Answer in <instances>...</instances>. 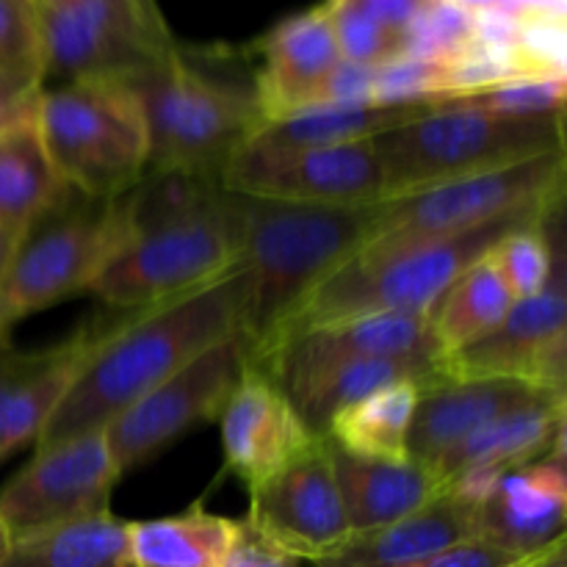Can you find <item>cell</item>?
<instances>
[{
	"label": "cell",
	"instance_id": "6da1fadb",
	"mask_svg": "<svg viewBox=\"0 0 567 567\" xmlns=\"http://www.w3.org/2000/svg\"><path fill=\"white\" fill-rule=\"evenodd\" d=\"M249 299L252 277L238 266L197 291L116 316L33 449L103 432L183 365L227 338L244 336Z\"/></svg>",
	"mask_w": 567,
	"mask_h": 567
},
{
	"label": "cell",
	"instance_id": "7a4b0ae2",
	"mask_svg": "<svg viewBox=\"0 0 567 567\" xmlns=\"http://www.w3.org/2000/svg\"><path fill=\"white\" fill-rule=\"evenodd\" d=\"M125 203V241L89 288L111 310L155 308L241 266V208L219 183L147 172Z\"/></svg>",
	"mask_w": 567,
	"mask_h": 567
},
{
	"label": "cell",
	"instance_id": "3957f363",
	"mask_svg": "<svg viewBox=\"0 0 567 567\" xmlns=\"http://www.w3.org/2000/svg\"><path fill=\"white\" fill-rule=\"evenodd\" d=\"M116 86L136 100L155 175L219 183L233 155L266 125L255 64L236 50L177 42L158 64Z\"/></svg>",
	"mask_w": 567,
	"mask_h": 567
},
{
	"label": "cell",
	"instance_id": "277c9868",
	"mask_svg": "<svg viewBox=\"0 0 567 567\" xmlns=\"http://www.w3.org/2000/svg\"><path fill=\"white\" fill-rule=\"evenodd\" d=\"M238 197V194H236ZM241 266L252 277L247 363L288 324L305 299L374 236V205L319 208L238 197Z\"/></svg>",
	"mask_w": 567,
	"mask_h": 567
},
{
	"label": "cell",
	"instance_id": "5b68a950",
	"mask_svg": "<svg viewBox=\"0 0 567 567\" xmlns=\"http://www.w3.org/2000/svg\"><path fill=\"white\" fill-rule=\"evenodd\" d=\"M559 205H565V199L546 205V208L504 216V219L476 227L471 233H460V236L396 244V247H363L305 299L302 308L288 319L275 341L255 360L264 358L282 338L313 330V327L382 313H430L432 305L446 293V288L476 260L485 258L507 233L518 230L529 221L546 219Z\"/></svg>",
	"mask_w": 567,
	"mask_h": 567
},
{
	"label": "cell",
	"instance_id": "8992f818",
	"mask_svg": "<svg viewBox=\"0 0 567 567\" xmlns=\"http://www.w3.org/2000/svg\"><path fill=\"white\" fill-rule=\"evenodd\" d=\"M382 199L535 161L565 150V116H502L457 97L371 138Z\"/></svg>",
	"mask_w": 567,
	"mask_h": 567
},
{
	"label": "cell",
	"instance_id": "52a82bcc",
	"mask_svg": "<svg viewBox=\"0 0 567 567\" xmlns=\"http://www.w3.org/2000/svg\"><path fill=\"white\" fill-rule=\"evenodd\" d=\"M33 122L59 177L83 197L120 199L147 177V127L116 83L39 89Z\"/></svg>",
	"mask_w": 567,
	"mask_h": 567
},
{
	"label": "cell",
	"instance_id": "ba28073f",
	"mask_svg": "<svg viewBox=\"0 0 567 567\" xmlns=\"http://www.w3.org/2000/svg\"><path fill=\"white\" fill-rule=\"evenodd\" d=\"M127 233V203L66 192L20 241L0 280V343L17 321L89 291Z\"/></svg>",
	"mask_w": 567,
	"mask_h": 567
},
{
	"label": "cell",
	"instance_id": "9c48e42d",
	"mask_svg": "<svg viewBox=\"0 0 567 567\" xmlns=\"http://www.w3.org/2000/svg\"><path fill=\"white\" fill-rule=\"evenodd\" d=\"M42 86L120 83L158 64L177 39L153 0H33Z\"/></svg>",
	"mask_w": 567,
	"mask_h": 567
},
{
	"label": "cell",
	"instance_id": "30bf717a",
	"mask_svg": "<svg viewBox=\"0 0 567 567\" xmlns=\"http://www.w3.org/2000/svg\"><path fill=\"white\" fill-rule=\"evenodd\" d=\"M565 199V150L535 161L443 183L374 205V236L365 247L430 241L471 233L520 210Z\"/></svg>",
	"mask_w": 567,
	"mask_h": 567
},
{
	"label": "cell",
	"instance_id": "8fae6325",
	"mask_svg": "<svg viewBox=\"0 0 567 567\" xmlns=\"http://www.w3.org/2000/svg\"><path fill=\"white\" fill-rule=\"evenodd\" d=\"M247 369V338L233 336L144 393L103 430L116 474L138 468L197 426L219 421Z\"/></svg>",
	"mask_w": 567,
	"mask_h": 567
},
{
	"label": "cell",
	"instance_id": "7c38bea8",
	"mask_svg": "<svg viewBox=\"0 0 567 567\" xmlns=\"http://www.w3.org/2000/svg\"><path fill=\"white\" fill-rule=\"evenodd\" d=\"M225 192L319 208H369L382 203V175L371 142L338 147L269 150L247 142L221 172Z\"/></svg>",
	"mask_w": 567,
	"mask_h": 567
},
{
	"label": "cell",
	"instance_id": "4fadbf2b",
	"mask_svg": "<svg viewBox=\"0 0 567 567\" xmlns=\"http://www.w3.org/2000/svg\"><path fill=\"white\" fill-rule=\"evenodd\" d=\"M116 474L103 432L66 437L33 457L0 487V520L11 540L111 513Z\"/></svg>",
	"mask_w": 567,
	"mask_h": 567
},
{
	"label": "cell",
	"instance_id": "5bb4252c",
	"mask_svg": "<svg viewBox=\"0 0 567 567\" xmlns=\"http://www.w3.org/2000/svg\"><path fill=\"white\" fill-rule=\"evenodd\" d=\"M565 252L546 288L515 299L502 324L474 347L446 358L449 380H515L546 393H565L567 282Z\"/></svg>",
	"mask_w": 567,
	"mask_h": 567
},
{
	"label": "cell",
	"instance_id": "9a60e30c",
	"mask_svg": "<svg viewBox=\"0 0 567 567\" xmlns=\"http://www.w3.org/2000/svg\"><path fill=\"white\" fill-rule=\"evenodd\" d=\"M247 520L293 559L332 557L352 537L327 437L310 441L291 463L249 491Z\"/></svg>",
	"mask_w": 567,
	"mask_h": 567
},
{
	"label": "cell",
	"instance_id": "2e32d148",
	"mask_svg": "<svg viewBox=\"0 0 567 567\" xmlns=\"http://www.w3.org/2000/svg\"><path fill=\"white\" fill-rule=\"evenodd\" d=\"M116 316L120 310L94 316L42 352H14L9 343H0V463L31 443L37 446Z\"/></svg>",
	"mask_w": 567,
	"mask_h": 567
},
{
	"label": "cell",
	"instance_id": "e0dca14e",
	"mask_svg": "<svg viewBox=\"0 0 567 567\" xmlns=\"http://www.w3.org/2000/svg\"><path fill=\"white\" fill-rule=\"evenodd\" d=\"M360 358H446L432 332L430 313H382L313 327L282 338L249 369L269 377L280 391L310 380L336 363Z\"/></svg>",
	"mask_w": 567,
	"mask_h": 567
},
{
	"label": "cell",
	"instance_id": "ac0fdd59",
	"mask_svg": "<svg viewBox=\"0 0 567 567\" xmlns=\"http://www.w3.org/2000/svg\"><path fill=\"white\" fill-rule=\"evenodd\" d=\"M565 446V393H543L476 430L432 465L441 496L476 502L504 474L546 460Z\"/></svg>",
	"mask_w": 567,
	"mask_h": 567
},
{
	"label": "cell",
	"instance_id": "d6986e66",
	"mask_svg": "<svg viewBox=\"0 0 567 567\" xmlns=\"http://www.w3.org/2000/svg\"><path fill=\"white\" fill-rule=\"evenodd\" d=\"M255 50V92L266 122L313 109L341 66L324 6L277 22Z\"/></svg>",
	"mask_w": 567,
	"mask_h": 567
},
{
	"label": "cell",
	"instance_id": "ffe728a7",
	"mask_svg": "<svg viewBox=\"0 0 567 567\" xmlns=\"http://www.w3.org/2000/svg\"><path fill=\"white\" fill-rule=\"evenodd\" d=\"M565 446L546 460L504 474L474 502V537L524 557L565 540Z\"/></svg>",
	"mask_w": 567,
	"mask_h": 567
},
{
	"label": "cell",
	"instance_id": "44dd1931",
	"mask_svg": "<svg viewBox=\"0 0 567 567\" xmlns=\"http://www.w3.org/2000/svg\"><path fill=\"white\" fill-rule=\"evenodd\" d=\"M221 449L225 468L252 491L260 482L291 463L310 441H316L286 393L266 374L244 369L236 391L221 410Z\"/></svg>",
	"mask_w": 567,
	"mask_h": 567
},
{
	"label": "cell",
	"instance_id": "7402d4cb",
	"mask_svg": "<svg viewBox=\"0 0 567 567\" xmlns=\"http://www.w3.org/2000/svg\"><path fill=\"white\" fill-rule=\"evenodd\" d=\"M543 393L515 380H449L426 388L410 426L408 457L432 471L465 437Z\"/></svg>",
	"mask_w": 567,
	"mask_h": 567
},
{
	"label": "cell",
	"instance_id": "603a6c76",
	"mask_svg": "<svg viewBox=\"0 0 567 567\" xmlns=\"http://www.w3.org/2000/svg\"><path fill=\"white\" fill-rule=\"evenodd\" d=\"M327 443L352 535L396 524L441 496L437 476L415 460L363 457Z\"/></svg>",
	"mask_w": 567,
	"mask_h": 567
},
{
	"label": "cell",
	"instance_id": "cb8c5ba5",
	"mask_svg": "<svg viewBox=\"0 0 567 567\" xmlns=\"http://www.w3.org/2000/svg\"><path fill=\"white\" fill-rule=\"evenodd\" d=\"M471 537L474 502L446 493L396 524L352 535L343 548L316 567H421Z\"/></svg>",
	"mask_w": 567,
	"mask_h": 567
},
{
	"label": "cell",
	"instance_id": "d4e9b609",
	"mask_svg": "<svg viewBox=\"0 0 567 567\" xmlns=\"http://www.w3.org/2000/svg\"><path fill=\"white\" fill-rule=\"evenodd\" d=\"M393 382H415L421 391L449 382L446 358H360L336 363L288 388L286 399L313 437H327L341 410Z\"/></svg>",
	"mask_w": 567,
	"mask_h": 567
},
{
	"label": "cell",
	"instance_id": "484cf974",
	"mask_svg": "<svg viewBox=\"0 0 567 567\" xmlns=\"http://www.w3.org/2000/svg\"><path fill=\"white\" fill-rule=\"evenodd\" d=\"M66 192L33 116L0 131V230L11 241H20Z\"/></svg>",
	"mask_w": 567,
	"mask_h": 567
},
{
	"label": "cell",
	"instance_id": "4316f807",
	"mask_svg": "<svg viewBox=\"0 0 567 567\" xmlns=\"http://www.w3.org/2000/svg\"><path fill=\"white\" fill-rule=\"evenodd\" d=\"M430 103H324L297 111L282 120L266 122L249 142L269 150L338 147V144L371 142L391 127L426 114Z\"/></svg>",
	"mask_w": 567,
	"mask_h": 567
},
{
	"label": "cell",
	"instance_id": "83f0119b",
	"mask_svg": "<svg viewBox=\"0 0 567 567\" xmlns=\"http://www.w3.org/2000/svg\"><path fill=\"white\" fill-rule=\"evenodd\" d=\"M424 0H338L327 3L341 61L360 70H385L413 55V31Z\"/></svg>",
	"mask_w": 567,
	"mask_h": 567
},
{
	"label": "cell",
	"instance_id": "f1b7e54d",
	"mask_svg": "<svg viewBox=\"0 0 567 567\" xmlns=\"http://www.w3.org/2000/svg\"><path fill=\"white\" fill-rule=\"evenodd\" d=\"M233 524L197 502L169 518L127 520V548L136 567H219Z\"/></svg>",
	"mask_w": 567,
	"mask_h": 567
},
{
	"label": "cell",
	"instance_id": "f546056e",
	"mask_svg": "<svg viewBox=\"0 0 567 567\" xmlns=\"http://www.w3.org/2000/svg\"><path fill=\"white\" fill-rule=\"evenodd\" d=\"M513 293L507 282L498 275L496 264L491 260V252L482 260H476L468 271L457 277L446 288L441 299L432 305L430 321L443 354L463 352L474 347L485 336H491L504 316L513 308Z\"/></svg>",
	"mask_w": 567,
	"mask_h": 567
},
{
	"label": "cell",
	"instance_id": "4dcf8cb0",
	"mask_svg": "<svg viewBox=\"0 0 567 567\" xmlns=\"http://www.w3.org/2000/svg\"><path fill=\"white\" fill-rule=\"evenodd\" d=\"M0 567H136L127 520L103 513L39 535L11 540Z\"/></svg>",
	"mask_w": 567,
	"mask_h": 567
},
{
	"label": "cell",
	"instance_id": "1f68e13d",
	"mask_svg": "<svg viewBox=\"0 0 567 567\" xmlns=\"http://www.w3.org/2000/svg\"><path fill=\"white\" fill-rule=\"evenodd\" d=\"M419 399L421 385L393 382L341 410L330 424L327 441L363 457H408V435Z\"/></svg>",
	"mask_w": 567,
	"mask_h": 567
},
{
	"label": "cell",
	"instance_id": "d6a6232c",
	"mask_svg": "<svg viewBox=\"0 0 567 567\" xmlns=\"http://www.w3.org/2000/svg\"><path fill=\"white\" fill-rule=\"evenodd\" d=\"M44 72L33 0H0V78L39 92Z\"/></svg>",
	"mask_w": 567,
	"mask_h": 567
},
{
	"label": "cell",
	"instance_id": "836d02e7",
	"mask_svg": "<svg viewBox=\"0 0 567 567\" xmlns=\"http://www.w3.org/2000/svg\"><path fill=\"white\" fill-rule=\"evenodd\" d=\"M219 567H297V559L271 543L247 518H238L233 524L230 546Z\"/></svg>",
	"mask_w": 567,
	"mask_h": 567
},
{
	"label": "cell",
	"instance_id": "e575fe53",
	"mask_svg": "<svg viewBox=\"0 0 567 567\" xmlns=\"http://www.w3.org/2000/svg\"><path fill=\"white\" fill-rule=\"evenodd\" d=\"M37 94L39 92H33V89L17 86V83H9L0 78V131L14 125V122L33 116Z\"/></svg>",
	"mask_w": 567,
	"mask_h": 567
},
{
	"label": "cell",
	"instance_id": "d590c367",
	"mask_svg": "<svg viewBox=\"0 0 567 567\" xmlns=\"http://www.w3.org/2000/svg\"><path fill=\"white\" fill-rule=\"evenodd\" d=\"M11 252H14V241H11V238L0 230V280H3L6 266H9V260H11Z\"/></svg>",
	"mask_w": 567,
	"mask_h": 567
},
{
	"label": "cell",
	"instance_id": "8d00e7d4",
	"mask_svg": "<svg viewBox=\"0 0 567 567\" xmlns=\"http://www.w3.org/2000/svg\"><path fill=\"white\" fill-rule=\"evenodd\" d=\"M9 548H11V535L9 529H6L3 520H0V563H3V557L9 554Z\"/></svg>",
	"mask_w": 567,
	"mask_h": 567
}]
</instances>
